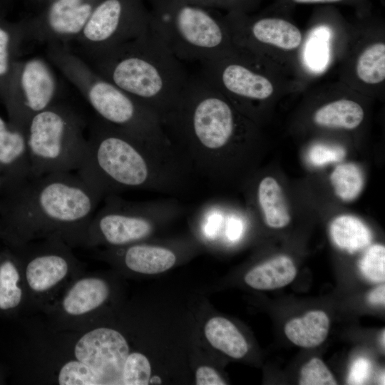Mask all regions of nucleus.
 I'll return each mask as SVG.
<instances>
[{
	"label": "nucleus",
	"instance_id": "0eeeda50",
	"mask_svg": "<svg viewBox=\"0 0 385 385\" xmlns=\"http://www.w3.org/2000/svg\"><path fill=\"white\" fill-rule=\"evenodd\" d=\"M150 25L180 61L200 62L238 51L223 18L180 0H151Z\"/></svg>",
	"mask_w": 385,
	"mask_h": 385
},
{
	"label": "nucleus",
	"instance_id": "ea45409f",
	"mask_svg": "<svg viewBox=\"0 0 385 385\" xmlns=\"http://www.w3.org/2000/svg\"><path fill=\"white\" fill-rule=\"evenodd\" d=\"M0 180H2V178H1V173H0Z\"/></svg>",
	"mask_w": 385,
	"mask_h": 385
},
{
	"label": "nucleus",
	"instance_id": "c9c22d12",
	"mask_svg": "<svg viewBox=\"0 0 385 385\" xmlns=\"http://www.w3.org/2000/svg\"><path fill=\"white\" fill-rule=\"evenodd\" d=\"M289 3L295 4H334V3H356L359 4L364 0H287Z\"/></svg>",
	"mask_w": 385,
	"mask_h": 385
},
{
	"label": "nucleus",
	"instance_id": "f257e3e1",
	"mask_svg": "<svg viewBox=\"0 0 385 385\" xmlns=\"http://www.w3.org/2000/svg\"><path fill=\"white\" fill-rule=\"evenodd\" d=\"M0 195V230L13 247L49 237L84 247L88 226L104 197L73 172L1 184Z\"/></svg>",
	"mask_w": 385,
	"mask_h": 385
},
{
	"label": "nucleus",
	"instance_id": "f03ea898",
	"mask_svg": "<svg viewBox=\"0 0 385 385\" xmlns=\"http://www.w3.org/2000/svg\"><path fill=\"white\" fill-rule=\"evenodd\" d=\"M76 173L104 197L127 190L180 195L193 170L174 146L138 138L97 118Z\"/></svg>",
	"mask_w": 385,
	"mask_h": 385
},
{
	"label": "nucleus",
	"instance_id": "cd10ccee",
	"mask_svg": "<svg viewBox=\"0 0 385 385\" xmlns=\"http://www.w3.org/2000/svg\"><path fill=\"white\" fill-rule=\"evenodd\" d=\"M124 372V385H146L149 384L151 366L148 359L140 352H131Z\"/></svg>",
	"mask_w": 385,
	"mask_h": 385
},
{
	"label": "nucleus",
	"instance_id": "6ab92c4d",
	"mask_svg": "<svg viewBox=\"0 0 385 385\" xmlns=\"http://www.w3.org/2000/svg\"><path fill=\"white\" fill-rule=\"evenodd\" d=\"M329 319L321 310L307 312L304 317L289 320L284 326L287 337L294 344L304 348H313L327 338Z\"/></svg>",
	"mask_w": 385,
	"mask_h": 385
},
{
	"label": "nucleus",
	"instance_id": "6e6552de",
	"mask_svg": "<svg viewBox=\"0 0 385 385\" xmlns=\"http://www.w3.org/2000/svg\"><path fill=\"white\" fill-rule=\"evenodd\" d=\"M85 127L78 113L58 102L34 115L26 128L32 175L77 171L87 148Z\"/></svg>",
	"mask_w": 385,
	"mask_h": 385
},
{
	"label": "nucleus",
	"instance_id": "39448f33",
	"mask_svg": "<svg viewBox=\"0 0 385 385\" xmlns=\"http://www.w3.org/2000/svg\"><path fill=\"white\" fill-rule=\"evenodd\" d=\"M90 58L101 76L145 104L162 122L190 77L151 25L138 38Z\"/></svg>",
	"mask_w": 385,
	"mask_h": 385
},
{
	"label": "nucleus",
	"instance_id": "5701e85b",
	"mask_svg": "<svg viewBox=\"0 0 385 385\" xmlns=\"http://www.w3.org/2000/svg\"><path fill=\"white\" fill-rule=\"evenodd\" d=\"M330 235L339 248L351 254L367 247L372 240L369 227L359 218L351 215L335 218L330 225Z\"/></svg>",
	"mask_w": 385,
	"mask_h": 385
},
{
	"label": "nucleus",
	"instance_id": "423d86ee",
	"mask_svg": "<svg viewBox=\"0 0 385 385\" xmlns=\"http://www.w3.org/2000/svg\"><path fill=\"white\" fill-rule=\"evenodd\" d=\"M47 55L98 118L143 140L163 146L173 145L154 111L101 76L66 44L48 45Z\"/></svg>",
	"mask_w": 385,
	"mask_h": 385
},
{
	"label": "nucleus",
	"instance_id": "c756f323",
	"mask_svg": "<svg viewBox=\"0 0 385 385\" xmlns=\"http://www.w3.org/2000/svg\"><path fill=\"white\" fill-rule=\"evenodd\" d=\"M345 155L346 151L340 146L317 144L309 149L307 158L313 165L322 166L341 161Z\"/></svg>",
	"mask_w": 385,
	"mask_h": 385
},
{
	"label": "nucleus",
	"instance_id": "aec40b11",
	"mask_svg": "<svg viewBox=\"0 0 385 385\" xmlns=\"http://www.w3.org/2000/svg\"><path fill=\"white\" fill-rule=\"evenodd\" d=\"M27 306L21 270L16 255H0V310L7 312Z\"/></svg>",
	"mask_w": 385,
	"mask_h": 385
},
{
	"label": "nucleus",
	"instance_id": "ddd939ff",
	"mask_svg": "<svg viewBox=\"0 0 385 385\" xmlns=\"http://www.w3.org/2000/svg\"><path fill=\"white\" fill-rule=\"evenodd\" d=\"M111 289L101 276L85 271L73 279L43 312L46 324L62 331H79L98 324V314Z\"/></svg>",
	"mask_w": 385,
	"mask_h": 385
},
{
	"label": "nucleus",
	"instance_id": "20e7f679",
	"mask_svg": "<svg viewBox=\"0 0 385 385\" xmlns=\"http://www.w3.org/2000/svg\"><path fill=\"white\" fill-rule=\"evenodd\" d=\"M118 330L99 324L79 331L36 330L33 359L43 383L58 385H124L130 354Z\"/></svg>",
	"mask_w": 385,
	"mask_h": 385
},
{
	"label": "nucleus",
	"instance_id": "72a5a7b5",
	"mask_svg": "<svg viewBox=\"0 0 385 385\" xmlns=\"http://www.w3.org/2000/svg\"><path fill=\"white\" fill-rule=\"evenodd\" d=\"M197 385H224L225 382L212 368L202 366L197 369L195 374Z\"/></svg>",
	"mask_w": 385,
	"mask_h": 385
},
{
	"label": "nucleus",
	"instance_id": "bb28decb",
	"mask_svg": "<svg viewBox=\"0 0 385 385\" xmlns=\"http://www.w3.org/2000/svg\"><path fill=\"white\" fill-rule=\"evenodd\" d=\"M361 273L367 279L381 282L385 279V247L374 245L369 247L359 262Z\"/></svg>",
	"mask_w": 385,
	"mask_h": 385
},
{
	"label": "nucleus",
	"instance_id": "1a4fd4ad",
	"mask_svg": "<svg viewBox=\"0 0 385 385\" xmlns=\"http://www.w3.org/2000/svg\"><path fill=\"white\" fill-rule=\"evenodd\" d=\"M103 200L88 226L84 247L113 248L141 242L153 234L158 224L184 210L175 198L131 201L108 194Z\"/></svg>",
	"mask_w": 385,
	"mask_h": 385
},
{
	"label": "nucleus",
	"instance_id": "412c9836",
	"mask_svg": "<svg viewBox=\"0 0 385 385\" xmlns=\"http://www.w3.org/2000/svg\"><path fill=\"white\" fill-rule=\"evenodd\" d=\"M256 197L267 226L279 229L289 223V209L282 190L275 179L270 176L262 178L257 185Z\"/></svg>",
	"mask_w": 385,
	"mask_h": 385
},
{
	"label": "nucleus",
	"instance_id": "2f4dec72",
	"mask_svg": "<svg viewBox=\"0 0 385 385\" xmlns=\"http://www.w3.org/2000/svg\"><path fill=\"white\" fill-rule=\"evenodd\" d=\"M371 371L370 361L359 357L352 363L347 378L349 384H363L369 378Z\"/></svg>",
	"mask_w": 385,
	"mask_h": 385
},
{
	"label": "nucleus",
	"instance_id": "9b49d317",
	"mask_svg": "<svg viewBox=\"0 0 385 385\" xmlns=\"http://www.w3.org/2000/svg\"><path fill=\"white\" fill-rule=\"evenodd\" d=\"M150 21L143 0H101L75 41L91 57L138 38Z\"/></svg>",
	"mask_w": 385,
	"mask_h": 385
},
{
	"label": "nucleus",
	"instance_id": "a211bd4d",
	"mask_svg": "<svg viewBox=\"0 0 385 385\" xmlns=\"http://www.w3.org/2000/svg\"><path fill=\"white\" fill-rule=\"evenodd\" d=\"M296 275L297 269L292 260L280 255L250 270L245 277V282L254 289L270 290L289 284Z\"/></svg>",
	"mask_w": 385,
	"mask_h": 385
},
{
	"label": "nucleus",
	"instance_id": "4c0bfd02",
	"mask_svg": "<svg viewBox=\"0 0 385 385\" xmlns=\"http://www.w3.org/2000/svg\"><path fill=\"white\" fill-rule=\"evenodd\" d=\"M380 383L384 384V374H381L380 376Z\"/></svg>",
	"mask_w": 385,
	"mask_h": 385
},
{
	"label": "nucleus",
	"instance_id": "58836bf2",
	"mask_svg": "<svg viewBox=\"0 0 385 385\" xmlns=\"http://www.w3.org/2000/svg\"><path fill=\"white\" fill-rule=\"evenodd\" d=\"M3 0H0V13H4L2 6Z\"/></svg>",
	"mask_w": 385,
	"mask_h": 385
},
{
	"label": "nucleus",
	"instance_id": "4be33fe9",
	"mask_svg": "<svg viewBox=\"0 0 385 385\" xmlns=\"http://www.w3.org/2000/svg\"><path fill=\"white\" fill-rule=\"evenodd\" d=\"M205 334L210 344L235 359L242 358L248 351L247 343L237 328L230 320L216 317L205 327Z\"/></svg>",
	"mask_w": 385,
	"mask_h": 385
},
{
	"label": "nucleus",
	"instance_id": "9d476101",
	"mask_svg": "<svg viewBox=\"0 0 385 385\" xmlns=\"http://www.w3.org/2000/svg\"><path fill=\"white\" fill-rule=\"evenodd\" d=\"M14 248L31 310L43 313L66 287L85 271L73 247L57 237L34 240Z\"/></svg>",
	"mask_w": 385,
	"mask_h": 385
},
{
	"label": "nucleus",
	"instance_id": "473e14b6",
	"mask_svg": "<svg viewBox=\"0 0 385 385\" xmlns=\"http://www.w3.org/2000/svg\"><path fill=\"white\" fill-rule=\"evenodd\" d=\"M245 230V222L238 215L230 214L227 216L225 229V235L227 240L232 242H236L240 240Z\"/></svg>",
	"mask_w": 385,
	"mask_h": 385
},
{
	"label": "nucleus",
	"instance_id": "7c9ffc66",
	"mask_svg": "<svg viewBox=\"0 0 385 385\" xmlns=\"http://www.w3.org/2000/svg\"><path fill=\"white\" fill-rule=\"evenodd\" d=\"M211 9H226L230 11L246 12L254 7L257 0H180Z\"/></svg>",
	"mask_w": 385,
	"mask_h": 385
},
{
	"label": "nucleus",
	"instance_id": "a878e982",
	"mask_svg": "<svg viewBox=\"0 0 385 385\" xmlns=\"http://www.w3.org/2000/svg\"><path fill=\"white\" fill-rule=\"evenodd\" d=\"M330 179L336 195L344 201L354 200L360 194L364 184L363 173L354 163L337 165L332 173Z\"/></svg>",
	"mask_w": 385,
	"mask_h": 385
},
{
	"label": "nucleus",
	"instance_id": "2eb2a0df",
	"mask_svg": "<svg viewBox=\"0 0 385 385\" xmlns=\"http://www.w3.org/2000/svg\"><path fill=\"white\" fill-rule=\"evenodd\" d=\"M0 173L3 184L21 182L32 175L26 133L1 116Z\"/></svg>",
	"mask_w": 385,
	"mask_h": 385
},
{
	"label": "nucleus",
	"instance_id": "e433bc0d",
	"mask_svg": "<svg viewBox=\"0 0 385 385\" xmlns=\"http://www.w3.org/2000/svg\"><path fill=\"white\" fill-rule=\"evenodd\" d=\"M384 334H385V332L384 330H383L381 336V343L384 347V338H385Z\"/></svg>",
	"mask_w": 385,
	"mask_h": 385
},
{
	"label": "nucleus",
	"instance_id": "f3484780",
	"mask_svg": "<svg viewBox=\"0 0 385 385\" xmlns=\"http://www.w3.org/2000/svg\"><path fill=\"white\" fill-rule=\"evenodd\" d=\"M27 41L23 19L9 21L0 13V100L5 103L13 70Z\"/></svg>",
	"mask_w": 385,
	"mask_h": 385
},
{
	"label": "nucleus",
	"instance_id": "dca6fc26",
	"mask_svg": "<svg viewBox=\"0 0 385 385\" xmlns=\"http://www.w3.org/2000/svg\"><path fill=\"white\" fill-rule=\"evenodd\" d=\"M120 259L128 270L140 274H158L171 268L177 256L171 249L141 242L120 247L111 248L101 255Z\"/></svg>",
	"mask_w": 385,
	"mask_h": 385
},
{
	"label": "nucleus",
	"instance_id": "7ed1b4c3",
	"mask_svg": "<svg viewBox=\"0 0 385 385\" xmlns=\"http://www.w3.org/2000/svg\"><path fill=\"white\" fill-rule=\"evenodd\" d=\"M242 123L235 106L200 73L189 77L163 121L168 138L193 172L210 182L224 175Z\"/></svg>",
	"mask_w": 385,
	"mask_h": 385
},
{
	"label": "nucleus",
	"instance_id": "f8f14e48",
	"mask_svg": "<svg viewBox=\"0 0 385 385\" xmlns=\"http://www.w3.org/2000/svg\"><path fill=\"white\" fill-rule=\"evenodd\" d=\"M58 86L50 64L43 58L19 59L4 103L9 121L24 131L31 118L57 103Z\"/></svg>",
	"mask_w": 385,
	"mask_h": 385
},
{
	"label": "nucleus",
	"instance_id": "c85d7f7f",
	"mask_svg": "<svg viewBox=\"0 0 385 385\" xmlns=\"http://www.w3.org/2000/svg\"><path fill=\"white\" fill-rule=\"evenodd\" d=\"M300 385H336L334 377L324 362L313 358L301 370Z\"/></svg>",
	"mask_w": 385,
	"mask_h": 385
},
{
	"label": "nucleus",
	"instance_id": "393cba45",
	"mask_svg": "<svg viewBox=\"0 0 385 385\" xmlns=\"http://www.w3.org/2000/svg\"><path fill=\"white\" fill-rule=\"evenodd\" d=\"M356 73L362 82L367 84H377L384 81V43H372L360 53L356 64Z\"/></svg>",
	"mask_w": 385,
	"mask_h": 385
},
{
	"label": "nucleus",
	"instance_id": "4468645a",
	"mask_svg": "<svg viewBox=\"0 0 385 385\" xmlns=\"http://www.w3.org/2000/svg\"><path fill=\"white\" fill-rule=\"evenodd\" d=\"M101 0H48L34 16L23 19L27 40L66 44L82 32Z\"/></svg>",
	"mask_w": 385,
	"mask_h": 385
},
{
	"label": "nucleus",
	"instance_id": "f704fd0d",
	"mask_svg": "<svg viewBox=\"0 0 385 385\" xmlns=\"http://www.w3.org/2000/svg\"><path fill=\"white\" fill-rule=\"evenodd\" d=\"M369 303L374 305H384L385 304V286L380 285L373 289L368 296Z\"/></svg>",
	"mask_w": 385,
	"mask_h": 385
},
{
	"label": "nucleus",
	"instance_id": "a19ab883",
	"mask_svg": "<svg viewBox=\"0 0 385 385\" xmlns=\"http://www.w3.org/2000/svg\"><path fill=\"white\" fill-rule=\"evenodd\" d=\"M1 180H0V185H1Z\"/></svg>",
	"mask_w": 385,
	"mask_h": 385
},
{
	"label": "nucleus",
	"instance_id": "b1692460",
	"mask_svg": "<svg viewBox=\"0 0 385 385\" xmlns=\"http://www.w3.org/2000/svg\"><path fill=\"white\" fill-rule=\"evenodd\" d=\"M364 116V110L359 103L339 99L320 107L314 115V120L323 127L354 129L360 125Z\"/></svg>",
	"mask_w": 385,
	"mask_h": 385
}]
</instances>
